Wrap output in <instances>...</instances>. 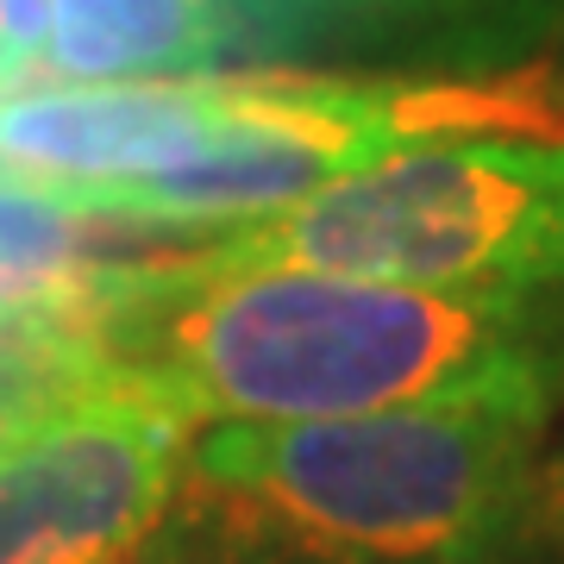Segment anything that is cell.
<instances>
[{
    "instance_id": "obj_1",
    "label": "cell",
    "mask_w": 564,
    "mask_h": 564,
    "mask_svg": "<svg viewBox=\"0 0 564 564\" xmlns=\"http://www.w3.org/2000/svg\"><path fill=\"white\" fill-rule=\"evenodd\" d=\"M170 421H326L564 395V289H440L163 251L107 263L57 333Z\"/></svg>"
},
{
    "instance_id": "obj_3",
    "label": "cell",
    "mask_w": 564,
    "mask_h": 564,
    "mask_svg": "<svg viewBox=\"0 0 564 564\" xmlns=\"http://www.w3.org/2000/svg\"><path fill=\"white\" fill-rule=\"evenodd\" d=\"M202 251L440 289H564V139L408 144L289 214L207 232Z\"/></svg>"
},
{
    "instance_id": "obj_11",
    "label": "cell",
    "mask_w": 564,
    "mask_h": 564,
    "mask_svg": "<svg viewBox=\"0 0 564 564\" xmlns=\"http://www.w3.org/2000/svg\"><path fill=\"white\" fill-rule=\"evenodd\" d=\"M44 39H51V0H0V88L39 63Z\"/></svg>"
},
{
    "instance_id": "obj_12",
    "label": "cell",
    "mask_w": 564,
    "mask_h": 564,
    "mask_svg": "<svg viewBox=\"0 0 564 564\" xmlns=\"http://www.w3.org/2000/svg\"><path fill=\"white\" fill-rule=\"evenodd\" d=\"M126 564H258V558H245V552H232V545H220V540H207V545L151 540L144 552H132Z\"/></svg>"
},
{
    "instance_id": "obj_9",
    "label": "cell",
    "mask_w": 564,
    "mask_h": 564,
    "mask_svg": "<svg viewBox=\"0 0 564 564\" xmlns=\"http://www.w3.org/2000/svg\"><path fill=\"white\" fill-rule=\"evenodd\" d=\"M107 263L95 214L32 182H0V326L7 333H69L95 302Z\"/></svg>"
},
{
    "instance_id": "obj_8",
    "label": "cell",
    "mask_w": 564,
    "mask_h": 564,
    "mask_svg": "<svg viewBox=\"0 0 564 564\" xmlns=\"http://www.w3.org/2000/svg\"><path fill=\"white\" fill-rule=\"evenodd\" d=\"M220 0H51L44 57L76 82H176L226 51Z\"/></svg>"
},
{
    "instance_id": "obj_5",
    "label": "cell",
    "mask_w": 564,
    "mask_h": 564,
    "mask_svg": "<svg viewBox=\"0 0 564 564\" xmlns=\"http://www.w3.org/2000/svg\"><path fill=\"white\" fill-rule=\"evenodd\" d=\"M182 421L82 377L0 440V564H126L176 502Z\"/></svg>"
},
{
    "instance_id": "obj_4",
    "label": "cell",
    "mask_w": 564,
    "mask_h": 564,
    "mask_svg": "<svg viewBox=\"0 0 564 564\" xmlns=\"http://www.w3.org/2000/svg\"><path fill=\"white\" fill-rule=\"evenodd\" d=\"M564 132V101L514 82H345V76H220V120L188 163L88 195V214L126 226L226 232L314 202L408 144Z\"/></svg>"
},
{
    "instance_id": "obj_10",
    "label": "cell",
    "mask_w": 564,
    "mask_h": 564,
    "mask_svg": "<svg viewBox=\"0 0 564 564\" xmlns=\"http://www.w3.org/2000/svg\"><path fill=\"white\" fill-rule=\"evenodd\" d=\"M88 370L57 333H13L0 339V440L20 433L39 408H51L63 389H76Z\"/></svg>"
},
{
    "instance_id": "obj_7",
    "label": "cell",
    "mask_w": 564,
    "mask_h": 564,
    "mask_svg": "<svg viewBox=\"0 0 564 564\" xmlns=\"http://www.w3.org/2000/svg\"><path fill=\"white\" fill-rule=\"evenodd\" d=\"M558 0H245V13L289 44L345 51H421V57L484 63L527 39Z\"/></svg>"
},
{
    "instance_id": "obj_14",
    "label": "cell",
    "mask_w": 564,
    "mask_h": 564,
    "mask_svg": "<svg viewBox=\"0 0 564 564\" xmlns=\"http://www.w3.org/2000/svg\"><path fill=\"white\" fill-rule=\"evenodd\" d=\"M558 101H564V69H558Z\"/></svg>"
},
{
    "instance_id": "obj_2",
    "label": "cell",
    "mask_w": 564,
    "mask_h": 564,
    "mask_svg": "<svg viewBox=\"0 0 564 564\" xmlns=\"http://www.w3.org/2000/svg\"><path fill=\"white\" fill-rule=\"evenodd\" d=\"M545 408L214 421L182 445L214 540L258 564H496L545 502Z\"/></svg>"
},
{
    "instance_id": "obj_13",
    "label": "cell",
    "mask_w": 564,
    "mask_h": 564,
    "mask_svg": "<svg viewBox=\"0 0 564 564\" xmlns=\"http://www.w3.org/2000/svg\"><path fill=\"white\" fill-rule=\"evenodd\" d=\"M545 508L558 514V527H564V445L545 458Z\"/></svg>"
},
{
    "instance_id": "obj_6",
    "label": "cell",
    "mask_w": 564,
    "mask_h": 564,
    "mask_svg": "<svg viewBox=\"0 0 564 564\" xmlns=\"http://www.w3.org/2000/svg\"><path fill=\"white\" fill-rule=\"evenodd\" d=\"M220 120V82H82L0 95V170L88 202L188 163Z\"/></svg>"
}]
</instances>
